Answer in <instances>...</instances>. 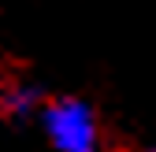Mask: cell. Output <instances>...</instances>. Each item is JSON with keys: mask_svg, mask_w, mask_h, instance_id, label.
Returning a JSON list of instances; mask_svg holds the SVG:
<instances>
[{"mask_svg": "<svg viewBox=\"0 0 156 152\" xmlns=\"http://www.w3.org/2000/svg\"><path fill=\"white\" fill-rule=\"evenodd\" d=\"M41 134L56 152H101L104 134H101V119L89 100L82 97H56L41 108Z\"/></svg>", "mask_w": 156, "mask_h": 152, "instance_id": "obj_1", "label": "cell"}, {"mask_svg": "<svg viewBox=\"0 0 156 152\" xmlns=\"http://www.w3.org/2000/svg\"><path fill=\"white\" fill-rule=\"evenodd\" d=\"M45 104H48L45 89L37 82H26V78H15L11 85H4V93H0V111L11 115V119H37Z\"/></svg>", "mask_w": 156, "mask_h": 152, "instance_id": "obj_2", "label": "cell"}, {"mask_svg": "<svg viewBox=\"0 0 156 152\" xmlns=\"http://www.w3.org/2000/svg\"><path fill=\"white\" fill-rule=\"evenodd\" d=\"M141 152H156V145H149V148H141Z\"/></svg>", "mask_w": 156, "mask_h": 152, "instance_id": "obj_3", "label": "cell"}]
</instances>
